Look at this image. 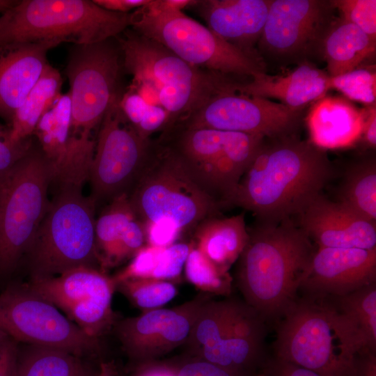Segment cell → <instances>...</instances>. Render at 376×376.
I'll return each instance as SVG.
<instances>
[{"instance_id": "obj_31", "label": "cell", "mask_w": 376, "mask_h": 376, "mask_svg": "<svg viewBox=\"0 0 376 376\" xmlns=\"http://www.w3.org/2000/svg\"><path fill=\"white\" fill-rule=\"evenodd\" d=\"M338 202L376 223V163L366 158L346 170L338 193Z\"/></svg>"}, {"instance_id": "obj_4", "label": "cell", "mask_w": 376, "mask_h": 376, "mask_svg": "<svg viewBox=\"0 0 376 376\" xmlns=\"http://www.w3.org/2000/svg\"><path fill=\"white\" fill-rule=\"evenodd\" d=\"M277 322L274 357L320 376H353L361 349L329 297H297Z\"/></svg>"}, {"instance_id": "obj_43", "label": "cell", "mask_w": 376, "mask_h": 376, "mask_svg": "<svg viewBox=\"0 0 376 376\" xmlns=\"http://www.w3.org/2000/svg\"><path fill=\"white\" fill-rule=\"evenodd\" d=\"M260 376H320L310 370L281 360L274 357L268 358Z\"/></svg>"}, {"instance_id": "obj_10", "label": "cell", "mask_w": 376, "mask_h": 376, "mask_svg": "<svg viewBox=\"0 0 376 376\" xmlns=\"http://www.w3.org/2000/svg\"><path fill=\"white\" fill-rule=\"evenodd\" d=\"M150 2L131 13L130 26L137 33L207 71L251 77L265 72L260 58L226 42L182 11L161 12Z\"/></svg>"}, {"instance_id": "obj_42", "label": "cell", "mask_w": 376, "mask_h": 376, "mask_svg": "<svg viewBox=\"0 0 376 376\" xmlns=\"http://www.w3.org/2000/svg\"><path fill=\"white\" fill-rule=\"evenodd\" d=\"M145 224L146 244L166 247L177 242L182 233L173 222L160 220Z\"/></svg>"}, {"instance_id": "obj_40", "label": "cell", "mask_w": 376, "mask_h": 376, "mask_svg": "<svg viewBox=\"0 0 376 376\" xmlns=\"http://www.w3.org/2000/svg\"><path fill=\"white\" fill-rule=\"evenodd\" d=\"M31 147V139L15 142L10 137L9 128L6 130L0 126V187Z\"/></svg>"}, {"instance_id": "obj_51", "label": "cell", "mask_w": 376, "mask_h": 376, "mask_svg": "<svg viewBox=\"0 0 376 376\" xmlns=\"http://www.w3.org/2000/svg\"><path fill=\"white\" fill-rule=\"evenodd\" d=\"M8 336L0 331V343Z\"/></svg>"}, {"instance_id": "obj_13", "label": "cell", "mask_w": 376, "mask_h": 376, "mask_svg": "<svg viewBox=\"0 0 376 376\" xmlns=\"http://www.w3.org/2000/svg\"><path fill=\"white\" fill-rule=\"evenodd\" d=\"M0 331L19 343L53 347L81 357L98 354L100 339L89 336L26 283L0 293Z\"/></svg>"}, {"instance_id": "obj_7", "label": "cell", "mask_w": 376, "mask_h": 376, "mask_svg": "<svg viewBox=\"0 0 376 376\" xmlns=\"http://www.w3.org/2000/svg\"><path fill=\"white\" fill-rule=\"evenodd\" d=\"M266 321L244 300H208L184 345L195 357L240 374L258 375L267 360Z\"/></svg>"}, {"instance_id": "obj_29", "label": "cell", "mask_w": 376, "mask_h": 376, "mask_svg": "<svg viewBox=\"0 0 376 376\" xmlns=\"http://www.w3.org/2000/svg\"><path fill=\"white\" fill-rule=\"evenodd\" d=\"M136 216L127 193L110 201L95 220V237L101 269L120 265L119 251L123 233L128 223Z\"/></svg>"}, {"instance_id": "obj_11", "label": "cell", "mask_w": 376, "mask_h": 376, "mask_svg": "<svg viewBox=\"0 0 376 376\" xmlns=\"http://www.w3.org/2000/svg\"><path fill=\"white\" fill-rule=\"evenodd\" d=\"M53 180L50 163L31 148L0 187V277L17 269L45 214Z\"/></svg>"}, {"instance_id": "obj_27", "label": "cell", "mask_w": 376, "mask_h": 376, "mask_svg": "<svg viewBox=\"0 0 376 376\" xmlns=\"http://www.w3.org/2000/svg\"><path fill=\"white\" fill-rule=\"evenodd\" d=\"M71 102L68 93L61 94L38 121L33 134L51 164L53 180L65 174L69 162Z\"/></svg>"}, {"instance_id": "obj_15", "label": "cell", "mask_w": 376, "mask_h": 376, "mask_svg": "<svg viewBox=\"0 0 376 376\" xmlns=\"http://www.w3.org/2000/svg\"><path fill=\"white\" fill-rule=\"evenodd\" d=\"M26 285L91 337L100 340L118 320L111 306L116 284L100 269L79 267Z\"/></svg>"}, {"instance_id": "obj_17", "label": "cell", "mask_w": 376, "mask_h": 376, "mask_svg": "<svg viewBox=\"0 0 376 376\" xmlns=\"http://www.w3.org/2000/svg\"><path fill=\"white\" fill-rule=\"evenodd\" d=\"M212 298L200 292L171 308H160L118 319L112 331L136 367L157 361L185 345L202 306Z\"/></svg>"}, {"instance_id": "obj_16", "label": "cell", "mask_w": 376, "mask_h": 376, "mask_svg": "<svg viewBox=\"0 0 376 376\" xmlns=\"http://www.w3.org/2000/svg\"><path fill=\"white\" fill-rule=\"evenodd\" d=\"M234 81L219 91L175 130L207 128L272 139L289 136L300 111L234 88Z\"/></svg>"}, {"instance_id": "obj_20", "label": "cell", "mask_w": 376, "mask_h": 376, "mask_svg": "<svg viewBox=\"0 0 376 376\" xmlns=\"http://www.w3.org/2000/svg\"><path fill=\"white\" fill-rule=\"evenodd\" d=\"M298 226L318 247L376 249V225L322 194L297 215Z\"/></svg>"}, {"instance_id": "obj_28", "label": "cell", "mask_w": 376, "mask_h": 376, "mask_svg": "<svg viewBox=\"0 0 376 376\" xmlns=\"http://www.w3.org/2000/svg\"><path fill=\"white\" fill-rule=\"evenodd\" d=\"M62 77L49 63L15 113L10 124V134L15 142L29 139L42 116L50 109L61 93Z\"/></svg>"}, {"instance_id": "obj_6", "label": "cell", "mask_w": 376, "mask_h": 376, "mask_svg": "<svg viewBox=\"0 0 376 376\" xmlns=\"http://www.w3.org/2000/svg\"><path fill=\"white\" fill-rule=\"evenodd\" d=\"M131 13L107 10L89 0H22L0 15V45L57 40L74 45L114 38Z\"/></svg>"}, {"instance_id": "obj_41", "label": "cell", "mask_w": 376, "mask_h": 376, "mask_svg": "<svg viewBox=\"0 0 376 376\" xmlns=\"http://www.w3.org/2000/svg\"><path fill=\"white\" fill-rule=\"evenodd\" d=\"M175 376H260L237 373L201 359L186 355L178 361L169 362Z\"/></svg>"}, {"instance_id": "obj_3", "label": "cell", "mask_w": 376, "mask_h": 376, "mask_svg": "<svg viewBox=\"0 0 376 376\" xmlns=\"http://www.w3.org/2000/svg\"><path fill=\"white\" fill-rule=\"evenodd\" d=\"M130 86L149 103L164 108L169 122L165 136L232 80L185 62L162 45L136 32L116 37Z\"/></svg>"}, {"instance_id": "obj_32", "label": "cell", "mask_w": 376, "mask_h": 376, "mask_svg": "<svg viewBox=\"0 0 376 376\" xmlns=\"http://www.w3.org/2000/svg\"><path fill=\"white\" fill-rule=\"evenodd\" d=\"M16 376H87L79 357L67 351L27 345L19 350Z\"/></svg>"}, {"instance_id": "obj_36", "label": "cell", "mask_w": 376, "mask_h": 376, "mask_svg": "<svg viewBox=\"0 0 376 376\" xmlns=\"http://www.w3.org/2000/svg\"><path fill=\"white\" fill-rule=\"evenodd\" d=\"M330 89L340 92L350 100L366 107L375 105V65H361L344 74L329 77Z\"/></svg>"}, {"instance_id": "obj_37", "label": "cell", "mask_w": 376, "mask_h": 376, "mask_svg": "<svg viewBox=\"0 0 376 376\" xmlns=\"http://www.w3.org/2000/svg\"><path fill=\"white\" fill-rule=\"evenodd\" d=\"M331 3L338 10L340 17L356 25L376 41L375 0H334Z\"/></svg>"}, {"instance_id": "obj_33", "label": "cell", "mask_w": 376, "mask_h": 376, "mask_svg": "<svg viewBox=\"0 0 376 376\" xmlns=\"http://www.w3.org/2000/svg\"><path fill=\"white\" fill-rule=\"evenodd\" d=\"M191 249L185 264L186 279L198 290L211 296H230L233 278L228 272L216 266L191 242Z\"/></svg>"}, {"instance_id": "obj_1", "label": "cell", "mask_w": 376, "mask_h": 376, "mask_svg": "<svg viewBox=\"0 0 376 376\" xmlns=\"http://www.w3.org/2000/svg\"><path fill=\"white\" fill-rule=\"evenodd\" d=\"M264 141L243 174L230 207L275 224L297 215L334 176L326 151L286 136Z\"/></svg>"}, {"instance_id": "obj_47", "label": "cell", "mask_w": 376, "mask_h": 376, "mask_svg": "<svg viewBox=\"0 0 376 376\" xmlns=\"http://www.w3.org/2000/svg\"><path fill=\"white\" fill-rule=\"evenodd\" d=\"M101 8L112 12L129 13L132 10H136L146 4L150 0H93Z\"/></svg>"}, {"instance_id": "obj_24", "label": "cell", "mask_w": 376, "mask_h": 376, "mask_svg": "<svg viewBox=\"0 0 376 376\" xmlns=\"http://www.w3.org/2000/svg\"><path fill=\"white\" fill-rule=\"evenodd\" d=\"M306 120L315 146L324 150L345 148L361 138L363 111L345 98L325 95L315 102Z\"/></svg>"}, {"instance_id": "obj_30", "label": "cell", "mask_w": 376, "mask_h": 376, "mask_svg": "<svg viewBox=\"0 0 376 376\" xmlns=\"http://www.w3.org/2000/svg\"><path fill=\"white\" fill-rule=\"evenodd\" d=\"M329 298L351 328L361 350L376 352V283Z\"/></svg>"}, {"instance_id": "obj_23", "label": "cell", "mask_w": 376, "mask_h": 376, "mask_svg": "<svg viewBox=\"0 0 376 376\" xmlns=\"http://www.w3.org/2000/svg\"><path fill=\"white\" fill-rule=\"evenodd\" d=\"M246 83L235 82V91L264 99H275L295 111L322 98L330 89L327 72L304 62L283 75L260 72Z\"/></svg>"}, {"instance_id": "obj_9", "label": "cell", "mask_w": 376, "mask_h": 376, "mask_svg": "<svg viewBox=\"0 0 376 376\" xmlns=\"http://www.w3.org/2000/svg\"><path fill=\"white\" fill-rule=\"evenodd\" d=\"M143 223L168 220L182 233H192L203 221L221 217V208L189 178L164 143H152L148 159L128 194Z\"/></svg>"}, {"instance_id": "obj_34", "label": "cell", "mask_w": 376, "mask_h": 376, "mask_svg": "<svg viewBox=\"0 0 376 376\" xmlns=\"http://www.w3.org/2000/svg\"><path fill=\"white\" fill-rule=\"evenodd\" d=\"M120 107L125 116L139 134L150 140L152 134L165 130L169 115L162 107L147 102L132 87L120 95Z\"/></svg>"}, {"instance_id": "obj_46", "label": "cell", "mask_w": 376, "mask_h": 376, "mask_svg": "<svg viewBox=\"0 0 376 376\" xmlns=\"http://www.w3.org/2000/svg\"><path fill=\"white\" fill-rule=\"evenodd\" d=\"M363 125L361 137L364 143L369 148H375L376 146V108L375 105L366 107L363 109Z\"/></svg>"}, {"instance_id": "obj_39", "label": "cell", "mask_w": 376, "mask_h": 376, "mask_svg": "<svg viewBox=\"0 0 376 376\" xmlns=\"http://www.w3.org/2000/svg\"><path fill=\"white\" fill-rule=\"evenodd\" d=\"M162 248L145 245L125 267L111 276L115 284L131 279H152Z\"/></svg>"}, {"instance_id": "obj_35", "label": "cell", "mask_w": 376, "mask_h": 376, "mask_svg": "<svg viewBox=\"0 0 376 376\" xmlns=\"http://www.w3.org/2000/svg\"><path fill=\"white\" fill-rule=\"evenodd\" d=\"M116 291L146 312L163 307L178 294L175 283L153 279H131L116 283Z\"/></svg>"}, {"instance_id": "obj_22", "label": "cell", "mask_w": 376, "mask_h": 376, "mask_svg": "<svg viewBox=\"0 0 376 376\" xmlns=\"http://www.w3.org/2000/svg\"><path fill=\"white\" fill-rule=\"evenodd\" d=\"M272 0L195 1L194 6L207 27L221 39L244 52L259 57V42Z\"/></svg>"}, {"instance_id": "obj_8", "label": "cell", "mask_w": 376, "mask_h": 376, "mask_svg": "<svg viewBox=\"0 0 376 376\" xmlns=\"http://www.w3.org/2000/svg\"><path fill=\"white\" fill-rule=\"evenodd\" d=\"M260 136L207 128L179 129L162 138L193 182L221 210L262 146Z\"/></svg>"}, {"instance_id": "obj_14", "label": "cell", "mask_w": 376, "mask_h": 376, "mask_svg": "<svg viewBox=\"0 0 376 376\" xmlns=\"http://www.w3.org/2000/svg\"><path fill=\"white\" fill-rule=\"evenodd\" d=\"M116 96L98 129L88 180L92 196L112 200L129 194L143 169L152 143L141 137L125 116Z\"/></svg>"}, {"instance_id": "obj_12", "label": "cell", "mask_w": 376, "mask_h": 376, "mask_svg": "<svg viewBox=\"0 0 376 376\" xmlns=\"http://www.w3.org/2000/svg\"><path fill=\"white\" fill-rule=\"evenodd\" d=\"M120 57L113 38L71 48L65 68L70 87L71 139L95 141L93 132L120 93Z\"/></svg>"}, {"instance_id": "obj_50", "label": "cell", "mask_w": 376, "mask_h": 376, "mask_svg": "<svg viewBox=\"0 0 376 376\" xmlns=\"http://www.w3.org/2000/svg\"><path fill=\"white\" fill-rule=\"evenodd\" d=\"M17 1L13 0H0V13L3 14L6 10L12 8Z\"/></svg>"}, {"instance_id": "obj_48", "label": "cell", "mask_w": 376, "mask_h": 376, "mask_svg": "<svg viewBox=\"0 0 376 376\" xmlns=\"http://www.w3.org/2000/svg\"><path fill=\"white\" fill-rule=\"evenodd\" d=\"M136 368L134 376H175L169 362L160 363L157 361Z\"/></svg>"}, {"instance_id": "obj_45", "label": "cell", "mask_w": 376, "mask_h": 376, "mask_svg": "<svg viewBox=\"0 0 376 376\" xmlns=\"http://www.w3.org/2000/svg\"><path fill=\"white\" fill-rule=\"evenodd\" d=\"M353 376H376V352L363 350L357 354Z\"/></svg>"}, {"instance_id": "obj_18", "label": "cell", "mask_w": 376, "mask_h": 376, "mask_svg": "<svg viewBox=\"0 0 376 376\" xmlns=\"http://www.w3.org/2000/svg\"><path fill=\"white\" fill-rule=\"evenodd\" d=\"M331 1L272 0L259 40L272 56L298 57L319 47L333 19Z\"/></svg>"}, {"instance_id": "obj_21", "label": "cell", "mask_w": 376, "mask_h": 376, "mask_svg": "<svg viewBox=\"0 0 376 376\" xmlns=\"http://www.w3.org/2000/svg\"><path fill=\"white\" fill-rule=\"evenodd\" d=\"M57 40L0 45V118L13 116L48 63V52Z\"/></svg>"}, {"instance_id": "obj_44", "label": "cell", "mask_w": 376, "mask_h": 376, "mask_svg": "<svg viewBox=\"0 0 376 376\" xmlns=\"http://www.w3.org/2000/svg\"><path fill=\"white\" fill-rule=\"evenodd\" d=\"M18 343L9 337L0 343V376H16Z\"/></svg>"}, {"instance_id": "obj_38", "label": "cell", "mask_w": 376, "mask_h": 376, "mask_svg": "<svg viewBox=\"0 0 376 376\" xmlns=\"http://www.w3.org/2000/svg\"><path fill=\"white\" fill-rule=\"evenodd\" d=\"M191 243L176 242L162 247L152 279L175 283L180 279Z\"/></svg>"}, {"instance_id": "obj_2", "label": "cell", "mask_w": 376, "mask_h": 376, "mask_svg": "<svg viewBox=\"0 0 376 376\" xmlns=\"http://www.w3.org/2000/svg\"><path fill=\"white\" fill-rule=\"evenodd\" d=\"M248 233L237 260V285L244 301L266 322H277L297 298L315 249L291 219L275 224L257 221Z\"/></svg>"}, {"instance_id": "obj_49", "label": "cell", "mask_w": 376, "mask_h": 376, "mask_svg": "<svg viewBox=\"0 0 376 376\" xmlns=\"http://www.w3.org/2000/svg\"><path fill=\"white\" fill-rule=\"evenodd\" d=\"M95 376H118L116 366L113 361H102Z\"/></svg>"}, {"instance_id": "obj_25", "label": "cell", "mask_w": 376, "mask_h": 376, "mask_svg": "<svg viewBox=\"0 0 376 376\" xmlns=\"http://www.w3.org/2000/svg\"><path fill=\"white\" fill-rule=\"evenodd\" d=\"M193 244L223 271L228 272L244 250L248 238L243 213L201 222L192 232Z\"/></svg>"}, {"instance_id": "obj_5", "label": "cell", "mask_w": 376, "mask_h": 376, "mask_svg": "<svg viewBox=\"0 0 376 376\" xmlns=\"http://www.w3.org/2000/svg\"><path fill=\"white\" fill-rule=\"evenodd\" d=\"M56 187L22 260L30 281L56 276L82 266L101 269L95 237V202L83 194L82 186Z\"/></svg>"}, {"instance_id": "obj_19", "label": "cell", "mask_w": 376, "mask_h": 376, "mask_svg": "<svg viewBox=\"0 0 376 376\" xmlns=\"http://www.w3.org/2000/svg\"><path fill=\"white\" fill-rule=\"evenodd\" d=\"M376 249H315L299 291L316 297L343 296L375 283Z\"/></svg>"}, {"instance_id": "obj_26", "label": "cell", "mask_w": 376, "mask_h": 376, "mask_svg": "<svg viewBox=\"0 0 376 376\" xmlns=\"http://www.w3.org/2000/svg\"><path fill=\"white\" fill-rule=\"evenodd\" d=\"M375 44L356 25L341 17L333 19L319 45L328 75L338 76L359 66L375 53Z\"/></svg>"}]
</instances>
